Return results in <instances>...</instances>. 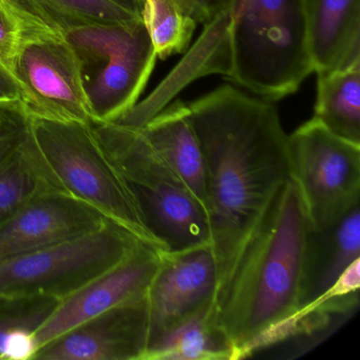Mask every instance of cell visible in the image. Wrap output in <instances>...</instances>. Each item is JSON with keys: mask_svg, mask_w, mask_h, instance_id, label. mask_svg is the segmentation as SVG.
Listing matches in <instances>:
<instances>
[{"mask_svg": "<svg viewBox=\"0 0 360 360\" xmlns=\"http://www.w3.org/2000/svg\"><path fill=\"white\" fill-rule=\"evenodd\" d=\"M187 106L203 153L206 214L220 290L290 179L288 134L271 101L233 86Z\"/></svg>", "mask_w": 360, "mask_h": 360, "instance_id": "1", "label": "cell"}, {"mask_svg": "<svg viewBox=\"0 0 360 360\" xmlns=\"http://www.w3.org/2000/svg\"><path fill=\"white\" fill-rule=\"evenodd\" d=\"M309 231L290 179L240 252L210 311L233 360L262 349L266 337L300 309Z\"/></svg>", "mask_w": 360, "mask_h": 360, "instance_id": "2", "label": "cell"}, {"mask_svg": "<svg viewBox=\"0 0 360 360\" xmlns=\"http://www.w3.org/2000/svg\"><path fill=\"white\" fill-rule=\"evenodd\" d=\"M222 75L264 100L295 94L313 73L304 0H231Z\"/></svg>", "mask_w": 360, "mask_h": 360, "instance_id": "3", "label": "cell"}, {"mask_svg": "<svg viewBox=\"0 0 360 360\" xmlns=\"http://www.w3.org/2000/svg\"><path fill=\"white\" fill-rule=\"evenodd\" d=\"M89 124L145 225L166 252L210 243L203 208L139 128L115 122Z\"/></svg>", "mask_w": 360, "mask_h": 360, "instance_id": "4", "label": "cell"}, {"mask_svg": "<svg viewBox=\"0 0 360 360\" xmlns=\"http://www.w3.org/2000/svg\"><path fill=\"white\" fill-rule=\"evenodd\" d=\"M60 32L79 60L92 121L115 122L131 110L158 58L144 20L83 25Z\"/></svg>", "mask_w": 360, "mask_h": 360, "instance_id": "5", "label": "cell"}, {"mask_svg": "<svg viewBox=\"0 0 360 360\" xmlns=\"http://www.w3.org/2000/svg\"><path fill=\"white\" fill-rule=\"evenodd\" d=\"M33 117L39 147L65 191L96 208L143 243L165 252L145 225L129 189L90 124Z\"/></svg>", "mask_w": 360, "mask_h": 360, "instance_id": "6", "label": "cell"}, {"mask_svg": "<svg viewBox=\"0 0 360 360\" xmlns=\"http://www.w3.org/2000/svg\"><path fill=\"white\" fill-rule=\"evenodd\" d=\"M139 243L138 238L110 221L87 235L0 263V297L62 301L123 260Z\"/></svg>", "mask_w": 360, "mask_h": 360, "instance_id": "7", "label": "cell"}, {"mask_svg": "<svg viewBox=\"0 0 360 360\" xmlns=\"http://www.w3.org/2000/svg\"><path fill=\"white\" fill-rule=\"evenodd\" d=\"M290 179L313 231L330 229L360 205V145L311 119L288 136Z\"/></svg>", "mask_w": 360, "mask_h": 360, "instance_id": "8", "label": "cell"}, {"mask_svg": "<svg viewBox=\"0 0 360 360\" xmlns=\"http://www.w3.org/2000/svg\"><path fill=\"white\" fill-rule=\"evenodd\" d=\"M11 72L24 91L25 105L33 117L81 123L92 121L72 48L58 29L27 10Z\"/></svg>", "mask_w": 360, "mask_h": 360, "instance_id": "9", "label": "cell"}, {"mask_svg": "<svg viewBox=\"0 0 360 360\" xmlns=\"http://www.w3.org/2000/svg\"><path fill=\"white\" fill-rule=\"evenodd\" d=\"M218 290V267L212 244L161 252L159 267L147 290V352L183 322L212 309Z\"/></svg>", "mask_w": 360, "mask_h": 360, "instance_id": "10", "label": "cell"}, {"mask_svg": "<svg viewBox=\"0 0 360 360\" xmlns=\"http://www.w3.org/2000/svg\"><path fill=\"white\" fill-rule=\"evenodd\" d=\"M148 347L147 294L103 311L39 347L33 360H143Z\"/></svg>", "mask_w": 360, "mask_h": 360, "instance_id": "11", "label": "cell"}, {"mask_svg": "<svg viewBox=\"0 0 360 360\" xmlns=\"http://www.w3.org/2000/svg\"><path fill=\"white\" fill-rule=\"evenodd\" d=\"M160 254L141 242L115 266L63 299L35 333L37 349L103 311L145 296L159 267Z\"/></svg>", "mask_w": 360, "mask_h": 360, "instance_id": "12", "label": "cell"}, {"mask_svg": "<svg viewBox=\"0 0 360 360\" xmlns=\"http://www.w3.org/2000/svg\"><path fill=\"white\" fill-rule=\"evenodd\" d=\"M108 222L96 208L68 193L37 195L0 223V263L87 235Z\"/></svg>", "mask_w": 360, "mask_h": 360, "instance_id": "13", "label": "cell"}, {"mask_svg": "<svg viewBox=\"0 0 360 360\" xmlns=\"http://www.w3.org/2000/svg\"><path fill=\"white\" fill-rule=\"evenodd\" d=\"M64 191L37 141L24 103H0V223L37 195Z\"/></svg>", "mask_w": 360, "mask_h": 360, "instance_id": "14", "label": "cell"}, {"mask_svg": "<svg viewBox=\"0 0 360 360\" xmlns=\"http://www.w3.org/2000/svg\"><path fill=\"white\" fill-rule=\"evenodd\" d=\"M313 72H330L360 60V0H304Z\"/></svg>", "mask_w": 360, "mask_h": 360, "instance_id": "15", "label": "cell"}, {"mask_svg": "<svg viewBox=\"0 0 360 360\" xmlns=\"http://www.w3.org/2000/svg\"><path fill=\"white\" fill-rule=\"evenodd\" d=\"M139 129L184 183L206 214L203 153L189 119L187 104L176 101L162 108Z\"/></svg>", "mask_w": 360, "mask_h": 360, "instance_id": "16", "label": "cell"}, {"mask_svg": "<svg viewBox=\"0 0 360 360\" xmlns=\"http://www.w3.org/2000/svg\"><path fill=\"white\" fill-rule=\"evenodd\" d=\"M357 259H360V205L330 229L309 231L299 309L320 300Z\"/></svg>", "mask_w": 360, "mask_h": 360, "instance_id": "17", "label": "cell"}, {"mask_svg": "<svg viewBox=\"0 0 360 360\" xmlns=\"http://www.w3.org/2000/svg\"><path fill=\"white\" fill-rule=\"evenodd\" d=\"M313 119L335 136L360 145V60L318 73Z\"/></svg>", "mask_w": 360, "mask_h": 360, "instance_id": "18", "label": "cell"}, {"mask_svg": "<svg viewBox=\"0 0 360 360\" xmlns=\"http://www.w3.org/2000/svg\"><path fill=\"white\" fill-rule=\"evenodd\" d=\"M52 297H0V360L32 359L34 334L60 304Z\"/></svg>", "mask_w": 360, "mask_h": 360, "instance_id": "19", "label": "cell"}, {"mask_svg": "<svg viewBox=\"0 0 360 360\" xmlns=\"http://www.w3.org/2000/svg\"><path fill=\"white\" fill-rule=\"evenodd\" d=\"M205 309L170 330L148 349L144 360H233V352Z\"/></svg>", "mask_w": 360, "mask_h": 360, "instance_id": "20", "label": "cell"}, {"mask_svg": "<svg viewBox=\"0 0 360 360\" xmlns=\"http://www.w3.org/2000/svg\"><path fill=\"white\" fill-rule=\"evenodd\" d=\"M58 30L96 24H125L143 20L111 0H14Z\"/></svg>", "mask_w": 360, "mask_h": 360, "instance_id": "21", "label": "cell"}, {"mask_svg": "<svg viewBox=\"0 0 360 360\" xmlns=\"http://www.w3.org/2000/svg\"><path fill=\"white\" fill-rule=\"evenodd\" d=\"M143 20L160 60L186 51L197 28L176 0H145Z\"/></svg>", "mask_w": 360, "mask_h": 360, "instance_id": "22", "label": "cell"}, {"mask_svg": "<svg viewBox=\"0 0 360 360\" xmlns=\"http://www.w3.org/2000/svg\"><path fill=\"white\" fill-rule=\"evenodd\" d=\"M25 10L14 0H0V65L11 71L24 25Z\"/></svg>", "mask_w": 360, "mask_h": 360, "instance_id": "23", "label": "cell"}, {"mask_svg": "<svg viewBox=\"0 0 360 360\" xmlns=\"http://www.w3.org/2000/svg\"><path fill=\"white\" fill-rule=\"evenodd\" d=\"M183 11L197 24L205 26L216 20L229 9L231 0H176Z\"/></svg>", "mask_w": 360, "mask_h": 360, "instance_id": "24", "label": "cell"}, {"mask_svg": "<svg viewBox=\"0 0 360 360\" xmlns=\"http://www.w3.org/2000/svg\"><path fill=\"white\" fill-rule=\"evenodd\" d=\"M16 102L25 104L24 91L13 73L0 65V103Z\"/></svg>", "mask_w": 360, "mask_h": 360, "instance_id": "25", "label": "cell"}, {"mask_svg": "<svg viewBox=\"0 0 360 360\" xmlns=\"http://www.w3.org/2000/svg\"><path fill=\"white\" fill-rule=\"evenodd\" d=\"M120 7L124 8L127 11L131 12L134 15L143 18L145 0H111Z\"/></svg>", "mask_w": 360, "mask_h": 360, "instance_id": "26", "label": "cell"}]
</instances>
